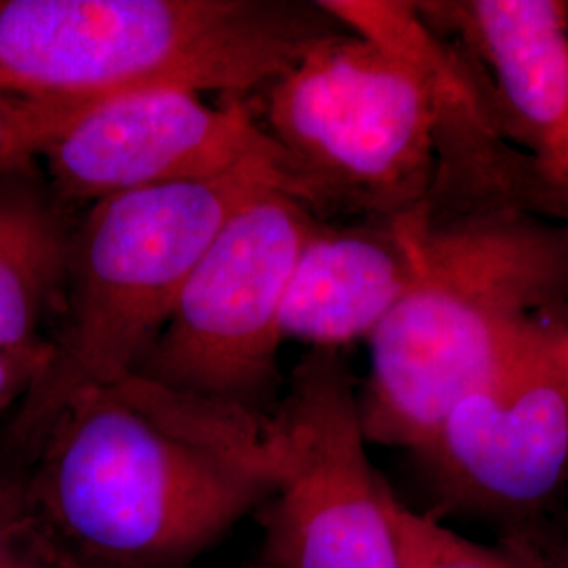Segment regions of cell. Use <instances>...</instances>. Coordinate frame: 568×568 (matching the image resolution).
<instances>
[{
	"label": "cell",
	"mask_w": 568,
	"mask_h": 568,
	"mask_svg": "<svg viewBox=\"0 0 568 568\" xmlns=\"http://www.w3.org/2000/svg\"><path fill=\"white\" fill-rule=\"evenodd\" d=\"M339 32L321 2L0 0V98L105 102L148 89L241 98Z\"/></svg>",
	"instance_id": "3957f363"
},
{
	"label": "cell",
	"mask_w": 568,
	"mask_h": 568,
	"mask_svg": "<svg viewBox=\"0 0 568 568\" xmlns=\"http://www.w3.org/2000/svg\"><path fill=\"white\" fill-rule=\"evenodd\" d=\"M44 180L68 209L173 183L255 173L328 215L325 196L241 98L211 105L190 89H148L87 112L41 156Z\"/></svg>",
	"instance_id": "ba28073f"
},
{
	"label": "cell",
	"mask_w": 568,
	"mask_h": 568,
	"mask_svg": "<svg viewBox=\"0 0 568 568\" xmlns=\"http://www.w3.org/2000/svg\"><path fill=\"white\" fill-rule=\"evenodd\" d=\"M264 190L281 192L262 175L239 173L89 204L70 239L60 337L4 429L7 457L30 469L47 429L79 392L140 373L209 244Z\"/></svg>",
	"instance_id": "277c9868"
},
{
	"label": "cell",
	"mask_w": 568,
	"mask_h": 568,
	"mask_svg": "<svg viewBox=\"0 0 568 568\" xmlns=\"http://www.w3.org/2000/svg\"><path fill=\"white\" fill-rule=\"evenodd\" d=\"M403 568H528L501 548L480 546L429 514L394 506Z\"/></svg>",
	"instance_id": "5bb4252c"
},
{
	"label": "cell",
	"mask_w": 568,
	"mask_h": 568,
	"mask_svg": "<svg viewBox=\"0 0 568 568\" xmlns=\"http://www.w3.org/2000/svg\"><path fill=\"white\" fill-rule=\"evenodd\" d=\"M51 356L53 344L49 339L20 349L0 352V419L9 410L18 408L28 396L51 363Z\"/></svg>",
	"instance_id": "e0dca14e"
},
{
	"label": "cell",
	"mask_w": 568,
	"mask_h": 568,
	"mask_svg": "<svg viewBox=\"0 0 568 568\" xmlns=\"http://www.w3.org/2000/svg\"><path fill=\"white\" fill-rule=\"evenodd\" d=\"M100 103L0 98V175L34 164L63 131Z\"/></svg>",
	"instance_id": "9a60e30c"
},
{
	"label": "cell",
	"mask_w": 568,
	"mask_h": 568,
	"mask_svg": "<svg viewBox=\"0 0 568 568\" xmlns=\"http://www.w3.org/2000/svg\"><path fill=\"white\" fill-rule=\"evenodd\" d=\"M493 84L551 220L568 224V0L415 2Z\"/></svg>",
	"instance_id": "8fae6325"
},
{
	"label": "cell",
	"mask_w": 568,
	"mask_h": 568,
	"mask_svg": "<svg viewBox=\"0 0 568 568\" xmlns=\"http://www.w3.org/2000/svg\"><path fill=\"white\" fill-rule=\"evenodd\" d=\"M549 314L450 406L415 453L445 501L535 518L568 487V377Z\"/></svg>",
	"instance_id": "9c48e42d"
},
{
	"label": "cell",
	"mask_w": 568,
	"mask_h": 568,
	"mask_svg": "<svg viewBox=\"0 0 568 568\" xmlns=\"http://www.w3.org/2000/svg\"><path fill=\"white\" fill-rule=\"evenodd\" d=\"M321 4L345 30L403 55L422 72L434 112L429 222L485 209H520L549 217L532 166L511 138L493 84L459 42L436 32L413 0Z\"/></svg>",
	"instance_id": "30bf717a"
},
{
	"label": "cell",
	"mask_w": 568,
	"mask_h": 568,
	"mask_svg": "<svg viewBox=\"0 0 568 568\" xmlns=\"http://www.w3.org/2000/svg\"><path fill=\"white\" fill-rule=\"evenodd\" d=\"M321 222L310 206L276 190L243 204L187 276L140 375L272 415L281 400L286 286Z\"/></svg>",
	"instance_id": "8992f818"
},
{
	"label": "cell",
	"mask_w": 568,
	"mask_h": 568,
	"mask_svg": "<svg viewBox=\"0 0 568 568\" xmlns=\"http://www.w3.org/2000/svg\"><path fill=\"white\" fill-rule=\"evenodd\" d=\"M426 206L352 225L314 227L284 295L281 335L344 349L368 339L415 283L424 260Z\"/></svg>",
	"instance_id": "7c38bea8"
},
{
	"label": "cell",
	"mask_w": 568,
	"mask_h": 568,
	"mask_svg": "<svg viewBox=\"0 0 568 568\" xmlns=\"http://www.w3.org/2000/svg\"><path fill=\"white\" fill-rule=\"evenodd\" d=\"M568 304V224L520 209L427 220L422 270L371 337L366 440L419 453L450 406Z\"/></svg>",
	"instance_id": "7a4b0ae2"
},
{
	"label": "cell",
	"mask_w": 568,
	"mask_h": 568,
	"mask_svg": "<svg viewBox=\"0 0 568 568\" xmlns=\"http://www.w3.org/2000/svg\"><path fill=\"white\" fill-rule=\"evenodd\" d=\"M257 103V121L318 185L328 213L426 206L434 112L422 72L403 55L345 30L260 89Z\"/></svg>",
	"instance_id": "5b68a950"
},
{
	"label": "cell",
	"mask_w": 568,
	"mask_h": 568,
	"mask_svg": "<svg viewBox=\"0 0 568 568\" xmlns=\"http://www.w3.org/2000/svg\"><path fill=\"white\" fill-rule=\"evenodd\" d=\"M504 549L528 568H568V532L520 528L509 535Z\"/></svg>",
	"instance_id": "d6986e66"
},
{
	"label": "cell",
	"mask_w": 568,
	"mask_h": 568,
	"mask_svg": "<svg viewBox=\"0 0 568 568\" xmlns=\"http://www.w3.org/2000/svg\"><path fill=\"white\" fill-rule=\"evenodd\" d=\"M32 523L34 511L28 493V469L0 450V568L7 565Z\"/></svg>",
	"instance_id": "2e32d148"
},
{
	"label": "cell",
	"mask_w": 568,
	"mask_h": 568,
	"mask_svg": "<svg viewBox=\"0 0 568 568\" xmlns=\"http://www.w3.org/2000/svg\"><path fill=\"white\" fill-rule=\"evenodd\" d=\"M270 424L278 476L260 568H403L398 499L371 462L344 352L312 347Z\"/></svg>",
	"instance_id": "52a82bcc"
},
{
	"label": "cell",
	"mask_w": 568,
	"mask_h": 568,
	"mask_svg": "<svg viewBox=\"0 0 568 568\" xmlns=\"http://www.w3.org/2000/svg\"><path fill=\"white\" fill-rule=\"evenodd\" d=\"M556 347H558V354H560V361H562L568 377V318L565 316L556 318Z\"/></svg>",
	"instance_id": "ffe728a7"
},
{
	"label": "cell",
	"mask_w": 568,
	"mask_h": 568,
	"mask_svg": "<svg viewBox=\"0 0 568 568\" xmlns=\"http://www.w3.org/2000/svg\"><path fill=\"white\" fill-rule=\"evenodd\" d=\"M68 206L32 164L0 175V352L47 342L41 328L63 305Z\"/></svg>",
	"instance_id": "4fadbf2b"
},
{
	"label": "cell",
	"mask_w": 568,
	"mask_h": 568,
	"mask_svg": "<svg viewBox=\"0 0 568 568\" xmlns=\"http://www.w3.org/2000/svg\"><path fill=\"white\" fill-rule=\"evenodd\" d=\"M2 568H91L81 558L65 548L55 535H51L41 523H34L23 532V537L13 549L11 558Z\"/></svg>",
	"instance_id": "ac0fdd59"
},
{
	"label": "cell",
	"mask_w": 568,
	"mask_h": 568,
	"mask_svg": "<svg viewBox=\"0 0 568 568\" xmlns=\"http://www.w3.org/2000/svg\"><path fill=\"white\" fill-rule=\"evenodd\" d=\"M276 476L270 415L135 373L61 408L28 493L91 568H182L265 504Z\"/></svg>",
	"instance_id": "6da1fadb"
}]
</instances>
